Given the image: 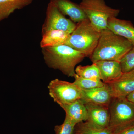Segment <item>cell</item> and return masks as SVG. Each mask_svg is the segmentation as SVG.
<instances>
[{
	"instance_id": "6da1fadb",
	"label": "cell",
	"mask_w": 134,
	"mask_h": 134,
	"mask_svg": "<svg viewBox=\"0 0 134 134\" xmlns=\"http://www.w3.org/2000/svg\"><path fill=\"white\" fill-rule=\"evenodd\" d=\"M133 45L107 28L100 31L98 43L89 58L92 63L101 60L120 62Z\"/></svg>"
},
{
	"instance_id": "7a4b0ae2",
	"label": "cell",
	"mask_w": 134,
	"mask_h": 134,
	"mask_svg": "<svg viewBox=\"0 0 134 134\" xmlns=\"http://www.w3.org/2000/svg\"><path fill=\"white\" fill-rule=\"evenodd\" d=\"M41 52L48 67L60 70L68 77H74L76 66L85 57L66 44L44 47L41 48Z\"/></svg>"
},
{
	"instance_id": "3957f363",
	"label": "cell",
	"mask_w": 134,
	"mask_h": 134,
	"mask_svg": "<svg viewBox=\"0 0 134 134\" xmlns=\"http://www.w3.org/2000/svg\"><path fill=\"white\" fill-rule=\"evenodd\" d=\"M100 34V32L87 18L77 24L66 45L81 53L85 57H90L98 43Z\"/></svg>"
},
{
	"instance_id": "277c9868",
	"label": "cell",
	"mask_w": 134,
	"mask_h": 134,
	"mask_svg": "<svg viewBox=\"0 0 134 134\" xmlns=\"http://www.w3.org/2000/svg\"><path fill=\"white\" fill-rule=\"evenodd\" d=\"M79 5L92 25L100 32L107 29L109 18L117 17L120 13V10L107 6L105 0H82Z\"/></svg>"
},
{
	"instance_id": "5b68a950",
	"label": "cell",
	"mask_w": 134,
	"mask_h": 134,
	"mask_svg": "<svg viewBox=\"0 0 134 134\" xmlns=\"http://www.w3.org/2000/svg\"><path fill=\"white\" fill-rule=\"evenodd\" d=\"M108 128L113 130L134 121V103L126 97L113 98L109 106Z\"/></svg>"
},
{
	"instance_id": "8992f818",
	"label": "cell",
	"mask_w": 134,
	"mask_h": 134,
	"mask_svg": "<svg viewBox=\"0 0 134 134\" xmlns=\"http://www.w3.org/2000/svg\"><path fill=\"white\" fill-rule=\"evenodd\" d=\"M48 88L50 97L61 107L82 98L81 90L74 83L55 79L50 81Z\"/></svg>"
},
{
	"instance_id": "52a82bcc",
	"label": "cell",
	"mask_w": 134,
	"mask_h": 134,
	"mask_svg": "<svg viewBox=\"0 0 134 134\" xmlns=\"http://www.w3.org/2000/svg\"><path fill=\"white\" fill-rule=\"evenodd\" d=\"M76 25L74 22L66 18L54 4L50 2L47 9L41 34L50 30H59L71 34Z\"/></svg>"
},
{
	"instance_id": "ba28073f",
	"label": "cell",
	"mask_w": 134,
	"mask_h": 134,
	"mask_svg": "<svg viewBox=\"0 0 134 134\" xmlns=\"http://www.w3.org/2000/svg\"><path fill=\"white\" fill-rule=\"evenodd\" d=\"M105 84L113 98L126 97L134 92V74L123 73L119 79Z\"/></svg>"
},
{
	"instance_id": "9c48e42d",
	"label": "cell",
	"mask_w": 134,
	"mask_h": 134,
	"mask_svg": "<svg viewBox=\"0 0 134 134\" xmlns=\"http://www.w3.org/2000/svg\"><path fill=\"white\" fill-rule=\"evenodd\" d=\"M81 91V99L84 104L90 103L108 107L113 98L105 83L102 87L91 90H83Z\"/></svg>"
},
{
	"instance_id": "30bf717a",
	"label": "cell",
	"mask_w": 134,
	"mask_h": 134,
	"mask_svg": "<svg viewBox=\"0 0 134 134\" xmlns=\"http://www.w3.org/2000/svg\"><path fill=\"white\" fill-rule=\"evenodd\" d=\"M85 104L88 114L86 121L101 127H108L110 115L108 107L90 103Z\"/></svg>"
},
{
	"instance_id": "8fae6325",
	"label": "cell",
	"mask_w": 134,
	"mask_h": 134,
	"mask_svg": "<svg viewBox=\"0 0 134 134\" xmlns=\"http://www.w3.org/2000/svg\"><path fill=\"white\" fill-rule=\"evenodd\" d=\"M95 63L98 67L101 81L104 83H108L116 81L123 74L119 62L101 60Z\"/></svg>"
},
{
	"instance_id": "7c38bea8",
	"label": "cell",
	"mask_w": 134,
	"mask_h": 134,
	"mask_svg": "<svg viewBox=\"0 0 134 134\" xmlns=\"http://www.w3.org/2000/svg\"><path fill=\"white\" fill-rule=\"evenodd\" d=\"M63 14L68 16L75 23H78L87 19L85 13L79 5L70 0H50Z\"/></svg>"
},
{
	"instance_id": "4fadbf2b",
	"label": "cell",
	"mask_w": 134,
	"mask_h": 134,
	"mask_svg": "<svg viewBox=\"0 0 134 134\" xmlns=\"http://www.w3.org/2000/svg\"><path fill=\"white\" fill-rule=\"evenodd\" d=\"M66 113L65 120L76 125L88 120V114L85 104L81 99L62 107Z\"/></svg>"
},
{
	"instance_id": "5bb4252c",
	"label": "cell",
	"mask_w": 134,
	"mask_h": 134,
	"mask_svg": "<svg viewBox=\"0 0 134 134\" xmlns=\"http://www.w3.org/2000/svg\"><path fill=\"white\" fill-rule=\"evenodd\" d=\"M107 28L134 44V26L130 21L111 18L108 19Z\"/></svg>"
},
{
	"instance_id": "9a60e30c",
	"label": "cell",
	"mask_w": 134,
	"mask_h": 134,
	"mask_svg": "<svg viewBox=\"0 0 134 134\" xmlns=\"http://www.w3.org/2000/svg\"><path fill=\"white\" fill-rule=\"evenodd\" d=\"M70 34L59 30H50L42 34L40 43L41 48L66 44Z\"/></svg>"
},
{
	"instance_id": "2e32d148",
	"label": "cell",
	"mask_w": 134,
	"mask_h": 134,
	"mask_svg": "<svg viewBox=\"0 0 134 134\" xmlns=\"http://www.w3.org/2000/svg\"><path fill=\"white\" fill-rule=\"evenodd\" d=\"M33 0H0V22L7 19L16 10L21 9Z\"/></svg>"
},
{
	"instance_id": "e0dca14e",
	"label": "cell",
	"mask_w": 134,
	"mask_h": 134,
	"mask_svg": "<svg viewBox=\"0 0 134 134\" xmlns=\"http://www.w3.org/2000/svg\"><path fill=\"white\" fill-rule=\"evenodd\" d=\"M74 134H113V130L108 127H101L85 121L75 125Z\"/></svg>"
},
{
	"instance_id": "ac0fdd59",
	"label": "cell",
	"mask_w": 134,
	"mask_h": 134,
	"mask_svg": "<svg viewBox=\"0 0 134 134\" xmlns=\"http://www.w3.org/2000/svg\"><path fill=\"white\" fill-rule=\"evenodd\" d=\"M75 71L77 75L82 78L101 80L99 70L95 63L88 66L79 65L76 68Z\"/></svg>"
},
{
	"instance_id": "d6986e66",
	"label": "cell",
	"mask_w": 134,
	"mask_h": 134,
	"mask_svg": "<svg viewBox=\"0 0 134 134\" xmlns=\"http://www.w3.org/2000/svg\"><path fill=\"white\" fill-rule=\"evenodd\" d=\"M74 77L75 81L73 83L81 90L101 87L104 85L100 79H86L78 76L76 74Z\"/></svg>"
},
{
	"instance_id": "ffe728a7",
	"label": "cell",
	"mask_w": 134,
	"mask_h": 134,
	"mask_svg": "<svg viewBox=\"0 0 134 134\" xmlns=\"http://www.w3.org/2000/svg\"><path fill=\"white\" fill-rule=\"evenodd\" d=\"M122 72L128 73L134 70V44L119 62Z\"/></svg>"
},
{
	"instance_id": "44dd1931",
	"label": "cell",
	"mask_w": 134,
	"mask_h": 134,
	"mask_svg": "<svg viewBox=\"0 0 134 134\" xmlns=\"http://www.w3.org/2000/svg\"><path fill=\"white\" fill-rule=\"evenodd\" d=\"M75 125L65 120L62 125L55 126V134H74Z\"/></svg>"
},
{
	"instance_id": "7402d4cb",
	"label": "cell",
	"mask_w": 134,
	"mask_h": 134,
	"mask_svg": "<svg viewBox=\"0 0 134 134\" xmlns=\"http://www.w3.org/2000/svg\"><path fill=\"white\" fill-rule=\"evenodd\" d=\"M113 134H134V121L113 130Z\"/></svg>"
},
{
	"instance_id": "603a6c76",
	"label": "cell",
	"mask_w": 134,
	"mask_h": 134,
	"mask_svg": "<svg viewBox=\"0 0 134 134\" xmlns=\"http://www.w3.org/2000/svg\"><path fill=\"white\" fill-rule=\"evenodd\" d=\"M127 99L132 103H134V92L126 97Z\"/></svg>"
},
{
	"instance_id": "cb8c5ba5",
	"label": "cell",
	"mask_w": 134,
	"mask_h": 134,
	"mask_svg": "<svg viewBox=\"0 0 134 134\" xmlns=\"http://www.w3.org/2000/svg\"><path fill=\"white\" fill-rule=\"evenodd\" d=\"M131 72V73H132V74H134V70H132V71H131V72Z\"/></svg>"
}]
</instances>
